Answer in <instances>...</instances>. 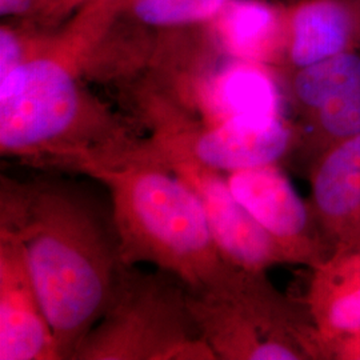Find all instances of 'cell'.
Returning <instances> with one entry per match:
<instances>
[{
  "label": "cell",
  "instance_id": "cell-1",
  "mask_svg": "<svg viewBox=\"0 0 360 360\" xmlns=\"http://www.w3.org/2000/svg\"><path fill=\"white\" fill-rule=\"evenodd\" d=\"M0 232L22 245L60 359H72L127 269L111 207L75 183L1 175Z\"/></svg>",
  "mask_w": 360,
  "mask_h": 360
},
{
  "label": "cell",
  "instance_id": "cell-2",
  "mask_svg": "<svg viewBox=\"0 0 360 360\" xmlns=\"http://www.w3.org/2000/svg\"><path fill=\"white\" fill-rule=\"evenodd\" d=\"M127 123L91 92L72 56L55 43L0 77V155L90 178L141 143Z\"/></svg>",
  "mask_w": 360,
  "mask_h": 360
},
{
  "label": "cell",
  "instance_id": "cell-3",
  "mask_svg": "<svg viewBox=\"0 0 360 360\" xmlns=\"http://www.w3.org/2000/svg\"><path fill=\"white\" fill-rule=\"evenodd\" d=\"M90 178L110 195L124 266L151 264L188 290L223 283L238 269L221 255L196 193L151 153L146 138Z\"/></svg>",
  "mask_w": 360,
  "mask_h": 360
},
{
  "label": "cell",
  "instance_id": "cell-4",
  "mask_svg": "<svg viewBox=\"0 0 360 360\" xmlns=\"http://www.w3.org/2000/svg\"><path fill=\"white\" fill-rule=\"evenodd\" d=\"M186 285L162 270L127 267L102 318L71 360H215Z\"/></svg>",
  "mask_w": 360,
  "mask_h": 360
},
{
  "label": "cell",
  "instance_id": "cell-5",
  "mask_svg": "<svg viewBox=\"0 0 360 360\" xmlns=\"http://www.w3.org/2000/svg\"><path fill=\"white\" fill-rule=\"evenodd\" d=\"M139 119L154 141L224 174L275 163L292 138L283 116L206 123L167 101L147 104Z\"/></svg>",
  "mask_w": 360,
  "mask_h": 360
},
{
  "label": "cell",
  "instance_id": "cell-6",
  "mask_svg": "<svg viewBox=\"0 0 360 360\" xmlns=\"http://www.w3.org/2000/svg\"><path fill=\"white\" fill-rule=\"evenodd\" d=\"M146 142L151 153L196 193L214 239L229 263L257 272L284 257L276 242L236 200L224 172L150 136H146Z\"/></svg>",
  "mask_w": 360,
  "mask_h": 360
},
{
  "label": "cell",
  "instance_id": "cell-7",
  "mask_svg": "<svg viewBox=\"0 0 360 360\" xmlns=\"http://www.w3.org/2000/svg\"><path fill=\"white\" fill-rule=\"evenodd\" d=\"M0 360H62L20 243L0 232Z\"/></svg>",
  "mask_w": 360,
  "mask_h": 360
},
{
  "label": "cell",
  "instance_id": "cell-8",
  "mask_svg": "<svg viewBox=\"0 0 360 360\" xmlns=\"http://www.w3.org/2000/svg\"><path fill=\"white\" fill-rule=\"evenodd\" d=\"M292 92L321 129L338 139L360 134V55L349 51L300 68Z\"/></svg>",
  "mask_w": 360,
  "mask_h": 360
},
{
  "label": "cell",
  "instance_id": "cell-9",
  "mask_svg": "<svg viewBox=\"0 0 360 360\" xmlns=\"http://www.w3.org/2000/svg\"><path fill=\"white\" fill-rule=\"evenodd\" d=\"M358 49L355 0H296L285 4V58L295 70Z\"/></svg>",
  "mask_w": 360,
  "mask_h": 360
},
{
  "label": "cell",
  "instance_id": "cell-10",
  "mask_svg": "<svg viewBox=\"0 0 360 360\" xmlns=\"http://www.w3.org/2000/svg\"><path fill=\"white\" fill-rule=\"evenodd\" d=\"M206 31L223 56L271 67L284 63L285 4L229 0Z\"/></svg>",
  "mask_w": 360,
  "mask_h": 360
},
{
  "label": "cell",
  "instance_id": "cell-11",
  "mask_svg": "<svg viewBox=\"0 0 360 360\" xmlns=\"http://www.w3.org/2000/svg\"><path fill=\"white\" fill-rule=\"evenodd\" d=\"M226 175L236 200L276 242L284 257L291 254L304 236L309 214L287 176L274 163Z\"/></svg>",
  "mask_w": 360,
  "mask_h": 360
},
{
  "label": "cell",
  "instance_id": "cell-12",
  "mask_svg": "<svg viewBox=\"0 0 360 360\" xmlns=\"http://www.w3.org/2000/svg\"><path fill=\"white\" fill-rule=\"evenodd\" d=\"M314 199L324 217L346 219L360 210V134L342 139L318 169Z\"/></svg>",
  "mask_w": 360,
  "mask_h": 360
},
{
  "label": "cell",
  "instance_id": "cell-13",
  "mask_svg": "<svg viewBox=\"0 0 360 360\" xmlns=\"http://www.w3.org/2000/svg\"><path fill=\"white\" fill-rule=\"evenodd\" d=\"M229 0H119L117 13L153 31H179L206 27Z\"/></svg>",
  "mask_w": 360,
  "mask_h": 360
},
{
  "label": "cell",
  "instance_id": "cell-14",
  "mask_svg": "<svg viewBox=\"0 0 360 360\" xmlns=\"http://www.w3.org/2000/svg\"><path fill=\"white\" fill-rule=\"evenodd\" d=\"M327 322L335 331L343 334L360 333V274L333 296L327 309Z\"/></svg>",
  "mask_w": 360,
  "mask_h": 360
},
{
  "label": "cell",
  "instance_id": "cell-15",
  "mask_svg": "<svg viewBox=\"0 0 360 360\" xmlns=\"http://www.w3.org/2000/svg\"><path fill=\"white\" fill-rule=\"evenodd\" d=\"M99 0H50L43 13L34 20L44 27L60 26L67 19H70L80 8Z\"/></svg>",
  "mask_w": 360,
  "mask_h": 360
},
{
  "label": "cell",
  "instance_id": "cell-16",
  "mask_svg": "<svg viewBox=\"0 0 360 360\" xmlns=\"http://www.w3.org/2000/svg\"><path fill=\"white\" fill-rule=\"evenodd\" d=\"M50 0H0V16L3 19L35 20Z\"/></svg>",
  "mask_w": 360,
  "mask_h": 360
},
{
  "label": "cell",
  "instance_id": "cell-17",
  "mask_svg": "<svg viewBox=\"0 0 360 360\" xmlns=\"http://www.w3.org/2000/svg\"><path fill=\"white\" fill-rule=\"evenodd\" d=\"M356 1V8H358V49L360 50V0Z\"/></svg>",
  "mask_w": 360,
  "mask_h": 360
},
{
  "label": "cell",
  "instance_id": "cell-18",
  "mask_svg": "<svg viewBox=\"0 0 360 360\" xmlns=\"http://www.w3.org/2000/svg\"><path fill=\"white\" fill-rule=\"evenodd\" d=\"M359 355H360V351H359ZM359 358H360V356H359Z\"/></svg>",
  "mask_w": 360,
  "mask_h": 360
}]
</instances>
